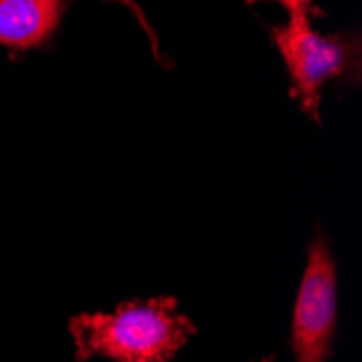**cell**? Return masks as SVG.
<instances>
[{
	"mask_svg": "<svg viewBox=\"0 0 362 362\" xmlns=\"http://www.w3.org/2000/svg\"><path fill=\"white\" fill-rule=\"evenodd\" d=\"M337 334V262L321 230L308 247L291 323L295 362H327Z\"/></svg>",
	"mask_w": 362,
	"mask_h": 362,
	"instance_id": "3",
	"label": "cell"
},
{
	"mask_svg": "<svg viewBox=\"0 0 362 362\" xmlns=\"http://www.w3.org/2000/svg\"><path fill=\"white\" fill-rule=\"evenodd\" d=\"M70 0H0V46L24 52L46 46Z\"/></svg>",
	"mask_w": 362,
	"mask_h": 362,
	"instance_id": "4",
	"label": "cell"
},
{
	"mask_svg": "<svg viewBox=\"0 0 362 362\" xmlns=\"http://www.w3.org/2000/svg\"><path fill=\"white\" fill-rule=\"evenodd\" d=\"M68 327L78 362L95 356L113 362H174L197 334L176 298L124 302L113 313H83Z\"/></svg>",
	"mask_w": 362,
	"mask_h": 362,
	"instance_id": "1",
	"label": "cell"
},
{
	"mask_svg": "<svg viewBox=\"0 0 362 362\" xmlns=\"http://www.w3.org/2000/svg\"><path fill=\"white\" fill-rule=\"evenodd\" d=\"M245 3L247 5H256V3H280L288 11V16H293V13H310L313 16V11L317 9V7H313L315 0H245Z\"/></svg>",
	"mask_w": 362,
	"mask_h": 362,
	"instance_id": "5",
	"label": "cell"
},
{
	"mask_svg": "<svg viewBox=\"0 0 362 362\" xmlns=\"http://www.w3.org/2000/svg\"><path fill=\"white\" fill-rule=\"evenodd\" d=\"M269 37L284 59L291 78V98L321 124V89L327 81L358 85L362 78V40L358 30L321 35L310 13H293L286 24L269 26Z\"/></svg>",
	"mask_w": 362,
	"mask_h": 362,
	"instance_id": "2",
	"label": "cell"
}]
</instances>
